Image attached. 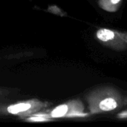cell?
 Wrapping results in <instances>:
<instances>
[{"mask_svg": "<svg viewBox=\"0 0 127 127\" xmlns=\"http://www.w3.org/2000/svg\"><path fill=\"white\" fill-rule=\"evenodd\" d=\"M90 114L85 111L83 103L79 100H71L56 107L51 112V117L57 118H84Z\"/></svg>", "mask_w": 127, "mask_h": 127, "instance_id": "cell-2", "label": "cell"}, {"mask_svg": "<svg viewBox=\"0 0 127 127\" xmlns=\"http://www.w3.org/2000/svg\"><path fill=\"white\" fill-rule=\"evenodd\" d=\"M96 39L103 45L118 51L127 49V45L123 41L118 31L109 28H99L95 33Z\"/></svg>", "mask_w": 127, "mask_h": 127, "instance_id": "cell-3", "label": "cell"}, {"mask_svg": "<svg viewBox=\"0 0 127 127\" xmlns=\"http://www.w3.org/2000/svg\"><path fill=\"white\" fill-rule=\"evenodd\" d=\"M3 95V92H1V91H0V96H1V95Z\"/></svg>", "mask_w": 127, "mask_h": 127, "instance_id": "cell-7", "label": "cell"}, {"mask_svg": "<svg viewBox=\"0 0 127 127\" xmlns=\"http://www.w3.org/2000/svg\"><path fill=\"white\" fill-rule=\"evenodd\" d=\"M118 32L123 41L127 45V31H118Z\"/></svg>", "mask_w": 127, "mask_h": 127, "instance_id": "cell-5", "label": "cell"}, {"mask_svg": "<svg viewBox=\"0 0 127 127\" xmlns=\"http://www.w3.org/2000/svg\"><path fill=\"white\" fill-rule=\"evenodd\" d=\"M90 115L118 110L127 105V97L112 86H101L92 89L86 97Z\"/></svg>", "mask_w": 127, "mask_h": 127, "instance_id": "cell-1", "label": "cell"}, {"mask_svg": "<svg viewBox=\"0 0 127 127\" xmlns=\"http://www.w3.org/2000/svg\"><path fill=\"white\" fill-rule=\"evenodd\" d=\"M123 0H98L99 7L109 13L117 12L121 6Z\"/></svg>", "mask_w": 127, "mask_h": 127, "instance_id": "cell-4", "label": "cell"}, {"mask_svg": "<svg viewBox=\"0 0 127 127\" xmlns=\"http://www.w3.org/2000/svg\"><path fill=\"white\" fill-rule=\"evenodd\" d=\"M117 118H120V119H127V109L121 112V113H119L117 115Z\"/></svg>", "mask_w": 127, "mask_h": 127, "instance_id": "cell-6", "label": "cell"}]
</instances>
